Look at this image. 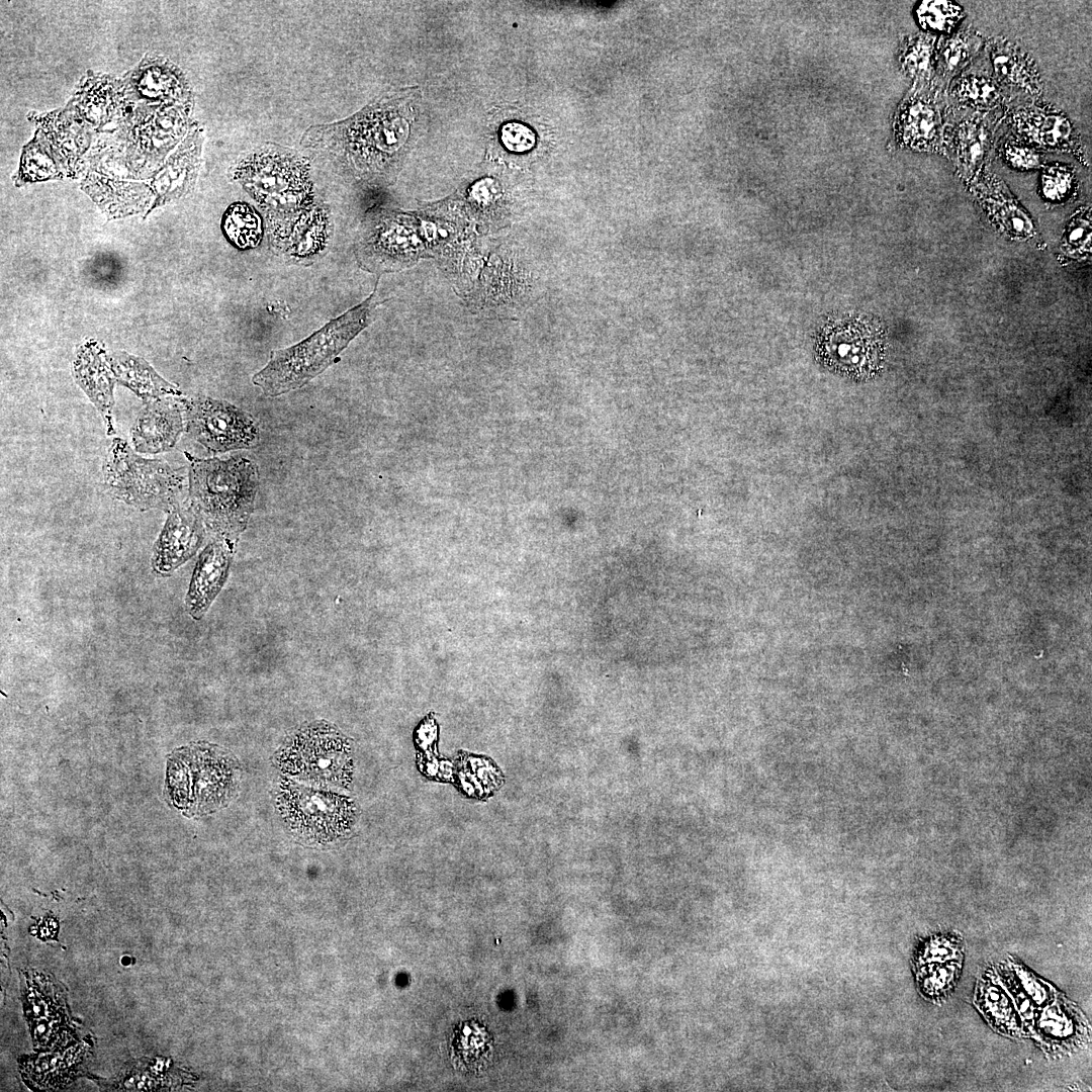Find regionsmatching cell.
Listing matches in <instances>:
<instances>
[{"label":"cell","mask_w":1092,"mask_h":1092,"mask_svg":"<svg viewBox=\"0 0 1092 1092\" xmlns=\"http://www.w3.org/2000/svg\"><path fill=\"white\" fill-rule=\"evenodd\" d=\"M189 506L215 536L239 540L254 511L257 465L240 456L197 458L188 453Z\"/></svg>","instance_id":"1"},{"label":"cell","mask_w":1092,"mask_h":1092,"mask_svg":"<svg viewBox=\"0 0 1092 1092\" xmlns=\"http://www.w3.org/2000/svg\"><path fill=\"white\" fill-rule=\"evenodd\" d=\"M372 300L373 294L300 343L272 351L266 366L253 376V383L271 397L307 384L335 363L341 352L368 325Z\"/></svg>","instance_id":"2"},{"label":"cell","mask_w":1092,"mask_h":1092,"mask_svg":"<svg viewBox=\"0 0 1092 1092\" xmlns=\"http://www.w3.org/2000/svg\"><path fill=\"white\" fill-rule=\"evenodd\" d=\"M240 777L238 761L230 752L208 742H195L169 756L167 792L183 813L204 815L233 800Z\"/></svg>","instance_id":"3"},{"label":"cell","mask_w":1092,"mask_h":1092,"mask_svg":"<svg viewBox=\"0 0 1092 1092\" xmlns=\"http://www.w3.org/2000/svg\"><path fill=\"white\" fill-rule=\"evenodd\" d=\"M275 760L282 774L312 787L345 789L352 781L349 740L327 721L302 725L289 734Z\"/></svg>","instance_id":"4"},{"label":"cell","mask_w":1092,"mask_h":1092,"mask_svg":"<svg viewBox=\"0 0 1092 1092\" xmlns=\"http://www.w3.org/2000/svg\"><path fill=\"white\" fill-rule=\"evenodd\" d=\"M102 470L110 495L131 507L169 513L180 505L185 473L161 459L141 457L120 438L112 440Z\"/></svg>","instance_id":"5"},{"label":"cell","mask_w":1092,"mask_h":1092,"mask_svg":"<svg viewBox=\"0 0 1092 1092\" xmlns=\"http://www.w3.org/2000/svg\"><path fill=\"white\" fill-rule=\"evenodd\" d=\"M276 808L289 833L309 845H329L343 839L357 816L349 797L290 780L279 783Z\"/></svg>","instance_id":"6"},{"label":"cell","mask_w":1092,"mask_h":1092,"mask_svg":"<svg viewBox=\"0 0 1092 1092\" xmlns=\"http://www.w3.org/2000/svg\"><path fill=\"white\" fill-rule=\"evenodd\" d=\"M237 180L266 213H285L313 204L307 161L294 153L267 149L243 159Z\"/></svg>","instance_id":"7"},{"label":"cell","mask_w":1092,"mask_h":1092,"mask_svg":"<svg viewBox=\"0 0 1092 1092\" xmlns=\"http://www.w3.org/2000/svg\"><path fill=\"white\" fill-rule=\"evenodd\" d=\"M816 350L821 362L829 369L852 379H864L880 369L885 340L871 322L842 318L822 330Z\"/></svg>","instance_id":"8"},{"label":"cell","mask_w":1092,"mask_h":1092,"mask_svg":"<svg viewBox=\"0 0 1092 1092\" xmlns=\"http://www.w3.org/2000/svg\"><path fill=\"white\" fill-rule=\"evenodd\" d=\"M186 430L211 453L251 449L260 431L254 418L234 404L210 397L185 400Z\"/></svg>","instance_id":"9"},{"label":"cell","mask_w":1092,"mask_h":1092,"mask_svg":"<svg viewBox=\"0 0 1092 1092\" xmlns=\"http://www.w3.org/2000/svg\"><path fill=\"white\" fill-rule=\"evenodd\" d=\"M24 976L22 1003L34 1046L47 1052L55 1050L72 1032L64 993L51 976L36 972Z\"/></svg>","instance_id":"10"},{"label":"cell","mask_w":1092,"mask_h":1092,"mask_svg":"<svg viewBox=\"0 0 1092 1092\" xmlns=\"http://www.w3.org/2000/svg\"><path fill=\"white\" fill-rule=\"evenodd\" d=\"M267 220L271 247L287 259L311 260L328 244L329 216L320 204L292 212L267 213Z\"/></svg>","instance_id":"11"},{"label":"cell","mask_w":1092,"mask_h":1092,"mask_svg":"<svg viewBox=\"0 0 1092 1092\" xmlns=\"http://www.w3.org/2000/svg\"><path fill=\"white\" fill-rule=\"evenodd\" d=\"M205 530L202 520L190 506L178 505L171 510L154 546V573L169 576L193 557L204 541Z\"/></svg>","instance_id":"12"},{"label":"cell","mask_w":1092,"mask_h":1092,"mask_svg":"<svg viewBox=\"0 0 1092 1092\" xmlns=\"http://www.w3.org/2000/svg\"><path fill=\"white\" fill-rule=\"evenodd\" d=\"M237 542L214 536L200 553L185 597V608L192 619H202L223 587Z\"/></svg>","instance_id":"13"},{"label":"cell","mask_w":1092,"mask_h":1092,"mask_svg":"<svg viewBox=\"0 0 1092 1092\" xmlns=\"http://www.w3.org/2000/svg\"><path fill=\"white\" fill-rule=\"evenodd\" d=\"M186 429L185 400L165 398L147 403L131 429L136 452L156 454L171 450Z\"/></svg>","instance_id":"14"},{"label":"cell","mask_w":1092,"mask_h":1092,"mask_svg":"<svg viewBox=\"0 0 1092 1092\" xmlns=\"http://www.w3.org/2000/svg\"><path fill=\"white\" fill-rule=\"evenodd\" d=\"M185 108V104H171L136 111L129 133L132 143L149 154L168 151L184 133Z\"/></svg>","instance_id":"15"},{"label":"cell","mask_w":1092,"mask_h":1092,"mask_svg":"<svg viewBox=\"0 0 1092 1092\" xmlns=\"http://www.w3.org/2000/svg\"><path fill=\"white\" fill-rule=\"evenodd\" d=\"M88 1049L86 1043H76L29 1057L21 1065V1074L30 1086L37 1089L63 1087L83 1071Z\"/></svg>","instance_id":"16"},{"label":"cell","mask_w":1092,"mask_h":1092,"mask_svg":"<svg viewBox=\"0 0 1092 1092\" xmlns=\"http://www.w3.org/2000/svg\"><path fill=\"white\" fill-rule=\"evenodd\" d=\"M201 149V134L194 128L177 150L168 158L166 164L153 180L157 192L155 206L184 195L194 183Z\"/></svg>","instance_id":"17"},{"label":"cell","mask_w":1092,"mask_h":1092,"mask_svg":"<svg viewBox=\"0 0 1092 1092\" xmlns=\"http://www.w3.org/2000/svg\"><path fill=\"white\" fill-rule=\"evenodd\" d=\"M1016 124L1019 131L1040 147L1082 152L1072 122L1056 109L1024 108L1017 113Z\"/></svg>","instance_id":"18"},{"label":"cell","mask_w":1092,"mask_h":1092,"mask_svg":"<svg viewBox=\"0 0 1092 1092\" xmlns=\"http://www.w3.org/2000/svg\"><path fill=\"white\" fill-rule=\"evenodd\" d=\"M75 374L79 384L102 416L107 434H114L113 377L102 352L93 348L84 349L76 360Z\"/></svg>","instance_id":"19"},{"label":"cell","mask_w":1092,"mask_h":1092,"mask_svg":"<svg viewBox=\"0 0 1092 1092\" xmlns=\"http://www.w3.org/2000/svg\"><path fill=\"white\" fill-rule=\"evenodd\" d=\"M133 91L151 101L181 102L188 91L182 73L168 61L144 60L130 77Z\"/></svg>","instance_id":"20"},{"label":"cell","mask_w":1092,"mask_h":1092,"mask_svg":"<svg viewBox=\"0 0 1092 1092\" xmlns=\"http://www.w3.org/2000/svg\"><path fill=\"white\" fill-rule=\"evenodd\" d=\"M39 128L51 144V149L59 162L66 167L76 163L86 151L90 133L68 110H58L37 118Z\"/></svg>","instance_id":"21"},{"label":"cell","mask_w":1092,"mask_h":1092,"mask_svg":"<svg viewBox=\"0 0 1092 1092\" xmlns=\"http://www.w3.org/2000/svg\"><path fill=\"white\" fill-rule=\"evenodd\" d=\"M990 57L996 78L1005 84L1039 94L1041 83L1032 60L1018 47L1005 39L990 44Z\"/></svg>","instance_id":"22"},{"label":"cell","mask_w":1092,"mask_h":1092,"mask_svg":"<svg viewBox=\"0 0 1092 1092\" xmlns=\"http://www.w3.org/2000/svg\"><path fill=\"white\" fill-rule=\"evenodd\" d=\"M122 94L119 83L109 76H92L76 95V111L93 126H102L116 113Z\"/></svg>","instance_id":"23"},{"label":"cell","mask_w":1092,"mask_h":1092,"mask_svg":"<svg viewBox=\"0 0 1092 1092\" xmlns=\"http://www.w3.org/2000/svg\"><path fill=\"white\" fill-rule=\"evenodd\" d=\"M117 379L145 401L180 391L163 380L144 360L125 354L114 357L112 364Z\"/></svg>","instance_id":"24"},{"label":"cell","mask_w":1092,"mask_h":1092,"mask_svg":"<svg viewBox=\"0 0 1092 1092\" xmlns=\"http://www.w3.org/2000/svg\"><path fill=\"white\" fill-rule=\"evenodd\" d=\"M222 230L229 241L241 250L257 247L263 237V222L256 209L246 202L229 206L222 217Z\"/></svg>","instance_id":"25"},{"label":"cell","mask_w":1092,"mask_h":1092,"mask_svg":"<svg viewBox=\"0 0 1092 1092\" xmlns=\"http://www.w3.org/2000/svg\"><path fill=\"white\" fill-rule=\"evenodd\" d=\"M84 184L87 191L110 212L114 211L116 204L129 205L132 211H135L131 203L141 204L143 197L147 195L145 185L113 181L93 174L88 175Z\"/></svg>","instance_id":"26"},{"label":"cell","mask_w":1092,"mask_h":1092,"mask_svg":"<svg viewBox=\"0 0 1092 1092\" xmlns=\"http://www.w3.org/2000/svg\"><path fill=\"white\" fill-rule=\"evenodd\" d=\"M169 1065L164 1059L141 1061L121 1071L115 1081L117 1090H159L168 1086L167 1070Z\"/></svg>","instance_id":"27"},{"label":"cell","mask_w":1092,"mask_h":1092,"mask_svg":"<svg viewBox=\"0 0 1092 1092\" xmlns=\"http://www.w3.org/2000/svg\"><path fill=\"white\" fill-rule=\"evenodd\" d=\"M979 1003L990 1022L1004 1032L1015 1031L1018 1026L1016 1011L1006 993L996 984H982Z\"/></svg>","instance_id":"28"},{"label":"cell","mask_w":1092,"mask_h":1092,"mask_svg":"<svg viewBox=\"0 0 1092 1092\" xmlns=\"http://www.w3.org/2000/svg\"><path fill=\"white\" fill-rule=\"evenodd\" d=\"M53 155L48 143L35 136L22 151L19 179L40 181L57 178L60 171Z\"/></svg>","instance_id":"29"},{"label":"cell","mask_w":1092,"mask_h":1092,"mask_svg":"<svg viewBox=\"0 0 1092 1092\" xmlns=\"http://www.w3.org/2000/svg\"><path fill=\"white\" fill-rule=\"evenodd\" d=\"M904 138L910 143L923 146L934 141L937 131V116L927 103L916 101L905 113Z\"/></svg>","instance_id":"30"},{"label":"cell","mask_w":1092,"mask_h":1092,"mask_svg":"<svg viewBox=\"0 0 1092 1092\" xmlns=\"http://www.w3.org/2000/svg\"><path fill=\"white\" fill-rule=\"evenodd\" d=\"M916 14L919 23L926 29L945 32L963 17V9L951 1H922Z\"/></svg>","instance_id":"31"},{"label":"cell","mask_w":1092,"mask_h":1092,"mask_svg":"<svg viewBox=\"0 0 1092 1092\" xmlns=\"http://www.w3.org/2000/svg\"><path fill=\"white\" fill-rule=\"evenodd\" d=\"M978 37L969 30L961 31L947 39L939 53V63L943 72L951 74L964 67L978 46Z\"/></svg>","instance_id":"32"},{"label":"cell","mask_w":1092,"mask_h":1092,"mask_svg":"<svg viewBox=\"0 0 1092 1092\" xmlns=\"http://www.w3.org/2000/svg\"><path fill=\"white\" fill-rule=\"evenodd\" d=\"M997 85L990 79L980 76L962 78L954 89L958 99L978 107H991L1000 97Z\"/></svg>","instance_id":"33"},{"label":"cell","mask_w":1092,"mask_h":1092,"mask_svg":"<svg viewBox=\"0 0 1092 1092\" xmlns=\"http://www.w3.org/2000/svg\"><path fill=\"white\" fill-rule=\"evenodd\" d=\"M987 146L988 133L982 125L976 122L962 125L958 134V156L963 163L976 166L984 159Z\"/></svg>","instance_id":"34"},{"label":"cell","mask_w":1092,"mask_h":1092,"mask_svg":"<svg viewBox=\"0 0 1092 1092\" xmlns=\"http://www.w3.org/2000/svg\"><path fill=\"white\" fill-rule=\"evenodd\" d=\"M958 966H929L919 973L921 990L927 996L937 997L948 991L958 977Z\"/></svg>","instance_id":"35"},{"label":"cell","mask_w":1092,"mask_h":1092,"mask_svg":"<svg viewBox=\"0 0 1092 1092\" xmlns=\"http://www.w3.org/2000/svg\"><path fill=\"white\" fill-rule=\"evenodd\" d=\"M1073 174L1063 166H1052L1044 170L1042 175V190L1044 195L1053 200L1064 198L1072 188Z\"/></svg>","instance_id":"36"},{"label":"cell","mask_w":1092,"mask_h":1092,"mask_svg":"<svg viewBox=\"0 0 1092 1092\" xmlns=\"http://www.w3.org/2000/svg\"><path fill=\"white\" fill-rule=\"evenodd\" d=\"M504 146L516 153L530 151L535 146V133L533 130L519 122H510L504 125L500 134Z\"/></svg>","instance_id":"37"},{"label":"cell","mask_w":1092,"mask_h":1092,"mask_svg":"<svg viewBox=\"0 0 1092 1092\" xmlns=\"http://www.w3.org/2000/svg\"><path fill=\"white\" fill-rule=\"evenodd\" d=\"M1005 159L1018 169H1033L1040 164V155L1034 149L1017 143H1008L1004 148Z\"/></svg>","instance_id":"38"},{"label":"cell","mask_w":1092,"mask_h":1092,"mask_svg":"<svg viewBox=\"0 0 1092 1092\" xmlns=\"http://www.w3.org/2000/svg\"><path fill=\"white\" fill-rule=\"evenodd\" d=\"M933 38L923 37L912 48L907 64L913 74H921L928 71Z\"/></svg>","instance_id":"39"},{"label":"cell","mask_w":1092,"mask_h":1092,"mask_svg":"<svg viewBox=\"0 0 1092 1092\" xmlns=\"http://www.w3.org/2000/svg\"><path fill=\"white\" fill-rule=\"evenodd\" d=\"M959 945L946 938H935L929 941L923 951V961H946L958 958Z\"/></svg>","instance_id":"40"},{"label":"cell","mask_w":1092,"mask_h":1092,"mask_svg":"<svg viewBox=\"0 0 1092 1092\" xmlns=\"http://www.w3.org/2000/svg\"><path fill=\"white\" fill-rule=\"evenodd\" d=\"M1090 237V219L1078 218L1071 225L1069 233V239L1071 242L1078 244L1079 242ZM1086 241V240H1085Z\"/></svg>","instance_id":"41"}]
</instances>
